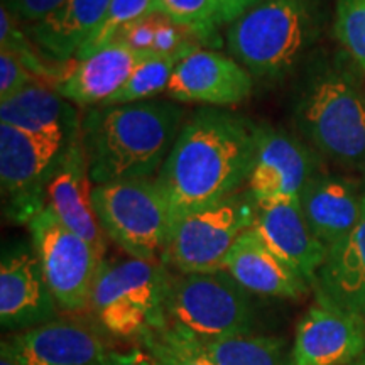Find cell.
I'll use <instances>...</instances> for the list:
<instances>
[{
	"label": "cell",
	"instance_id": "cell-8",
	"mask_svg": "<svg viewBox=\"0 0 365 365\" xmlns=\"http://www.w3.org/2000/svg\"><path fill=\"white\" fill-rule=\"evenodd\" d=\"M257 207L247 188L212 207L178 217L161 262L178 274L222 271L237 239L254 227Z\"/></svg>",
	"mask_w": 365,
	"mask_h": 365
},
{
	"label": "cell",
	"instance_id": "cell-19",
	"mask_svg": "<svg viewBox=\"0 0 365 365\" xmlns=\"http://www.w3.org/2000/svg\"><path fill=\"white\" fill-rule=\"evenodd\" d=\"M0 124L36 139L68 148L81 132V117L73 102L53 86L33 83L0 102Z\"/></svg>",
	"mask_w": 365,
	"mask_h": 365
},
{
	"label": "cell",
	"instance_id": "cell-4",
	"mask_svg": "<svg viewBox=\"0 0 365 365\" xmlns=\"http://www.w3.org/2000/svg\"><path fill=\"white\" fill-rule=\"evenodd\" d=\"M322 0H262L227 31L228 53L252 76L279 81L317 39Z\"/></svg>",
	"mask_w": 365,
	"mask_h": 365
},
{
	"label": "cell",
	"instance_id": "cell-25",
	"mask_svg": "<svg viewBox=\"0 0 365 365\" xmlns=\"http://www.w3.org/2000/svg\"><path fill=\"white\" fill-rule=\"evenodd\" d=\"M0 48H2V51L11 53L14 58L19 59L34 78L44 80L46 83L51 81L53 88L70 68L66 63L59 65V63L49 61L39 51L31 36H27L21 29L19 21L4 6L0 9Z\"/></svg>",
	"mask_w": 365,
	"mask_h": 365
},
{
	"label": "cell",
	"instance_id": "cell-16",
	"mask_svg": "<svg viewBox=\"0 0 365 365\" xmlns=\"http://www.w3.org/2000/svg\"><path fill=\"white\" fill-rule=\"evenodd\" d=\"M254 228L277 255L314 286L328 249L309 228L299 198L271 200L257 207Z\"/></svg>",
	"mask_w": 365,
	"mask_h": 365
},
{
	"label": "cell",
	"instance_id": "cell-30",
	"mask_svg": "<svg viewBox=\"0 0 365 365\" xmlns=\"http://www.w3.org/2000/svg\"><path fill=\"white\" fill-rule=\"evenodd\" d=\"M333 29L346 58L365 73V0H336Z\"/></svg>",
	"mask_w": 365,
	"mask_h": 365
},
{
	"label": "cell",
	"instance_id": "cell-29",
	"mask_svg": "<svg viewBox=\"0 0 365 365\" xmlns=\"http://www.w3.org/2000/svg\"><path fill=\"white\" fill-rule=\"evenodd\" d=\"M140 341L154 365H215L193 336L173 325L149 333Z\"/></svg>",
	"mask_w": 365,
	"mask_h": 365
},
{
	"label": "cell",
	"instance_id": "cell-1",
	"mask_svg": "<svg viewBox=\"0 0 365 365\" xmlns=\"http://www.w3.org/2000/svg\"><path fill=\"white\" fill-rule=\"evenodd\" d=\"M257 140L259 124L249 117L220 108L196 110L156 176L175 220L240 191L252 171Z\"/></svg>",
	"mask_w": 365,
	"mask_h": 365
},
{
	"label": "cell",
	"instance_id": "cell-10",
	"mask_svg": "<svg viewBox=\"0 0 365 365\" xmlns=\"http://www.w3.org/2000/svg\"><path fill=\"white\" fill-rule=\"evenodd\" d=\"M68 148L0 124V188L9 220L27 225L43 212L48 185Z\"/></svg>",
	"mask_w": 365,
	"mask_h": 365
},
{
	"label": "cell",
	"instance_id": "cell-18",
	"mask_svg": "<svg viewBox=\"0 0 365 365\" xmlns=\"http://www.w3.org/2000/svg\"><path fill=\"white\" fill-rule=\"evenodd\" d=\"M223 271L245 291L267 298L299 299L312 287L294 267L269 247L254 227L237 239L227 255Z\"/></svg>",
	"mask_w": 365,
	"mask_h": 365
},
{
	"label": "cell",
	"instance_id": "cell-35",
	"mask_svg": "<svg viewBox=\"0 0 365 365\" xmlns=\"http://www.w3.org/2000/svg\"><path fill=\"white\" fill-rule=\"evenodd\" d=\"M102 365H154V362L145 350L132 349L129 352H113L110 350L107 360Z\"/></svg>",
	"mask_w": 365,
	"mask_h": 365
},
{
	"label": "cell",
	"instance_id": "cell-27",
	"mask_svg": "<svg viewBox=\"0 0 365 365\" xmlns=\"http://www.w3.org/2000/svg\"><path fill=\"white\" fill-rule=\"evenodd\" d=\"M154 14H159V0H112L102 22L85 41L75 58L85 59L91 56L105 46L113 43L115 36L125 26L148 19Z\"/></svg>",
	"mask_w": 365,
	"mask_h": 365
},
{
	"label": "cell",
	"instance_id": "cell-36",
	"mask_svg": "<svg viewBox=\"0 0 365 365\" xmlns=\"http://www.w3.org/2000/svg\"><path fill=\"white\" fill-rule=\"evenodd\" d=\"M0 365H24L14 355L6 340H2V344H0Z\"/></svg>",
	"mask_w": 365,
	"mask_h": 365
},
{
	"label": "cell",
	"instance_id": "cell-37",
	"mask_svg": "<svg viewBox=\"0 0 365 365\" xmlns=\"http://www.w3.org/2000/svg\"><path fill=\"white\" fill-rule=\"evenodd\" d=\"M352 365H365V352H364L362 355H360V357H359L357 360H355V362H354Z\"/></svg>",
	"mask_w": 365,
	"mask_h": 365
},
{
	"label": "cell",
	"instance_id": "cell-14",
	"mask_svg": "<svg viewBox=\"0 0 365 365\" xmlns=\"http://www.w3.org/2000/svg\"><path fill=\"white\" fill-rule=\"evenodd\" d=\"M364 352V323L317 301L296 327L287 365H352Z\"/></svg>",
	"mask_w": 365,
	"mask_h": 365
},
{
	"label": "cell",
	"instance_id": "cell-3",
	"mask_svg": "<svg viewBox=\"0 0 365 365\" xmlns=\"http://www.w3.org/2000/svg\"><path fill=\"white\" fill-rule=\"evenodd\" d=\"M294 122L313 148L346 168L365 166V95L339 59H318L298 85Z\"/></svg>",
	"mask_w": 365,
	"mask_h": 365
},
{
	"label": "cell",
	"instance_id": "cell-11",
	"mask_svg": "<svg viewBox=\"0 0 365 365\" xmlns=\"http://www.w3.org/2000/svg\"><path fill=\"white\" fill-rule=\"evenodd\" d=\"M58 304L46 281L34 247L14 244L0 262V323L11 331H26L53 322Z\"/></svg>",
	"mask_w": 365,
	"mask_h": 365
},
{
	"label": "cell",
	"instance_id": "cell-15",
	"mask_svg": "<svg viewBox=\"0 0 365 365\" xmlns=\"http://www.w3.org/2000/svg\"><path fill=\"white\" fill-rule=\"evenodd\" d=\"M91 180L88 175L85 150L81 145V132L66 149L61 163L48 185L46 207L70 230L88 242L103 261L107 252V235L100 227L91 203Z\"/></svg>",
	"mask_w": 365,
	"mask_h": 365
},
{
	"label": "cell",
	"instance_id": "cell-5",
	"mask_svg": "<svg viewBox=\"0 0 365 365\" xmlns=\"http://www.w3.org/2000/svg\"><path fill=\"white\" fill-rule=\"evenodd\" d=\"M170 269L161 261H102L91 287L90 308L97 322L117 339L143 340L163 330Z\"/></svg>",
	"mask_w": 365,
	"mask_h": 365
},
{
	"label": "cell",
	"instance_id": "cell-31",
	"mask_svg": "<svg viewBox=\"0 0 365 365\" xmlns=\"http://www.w3.org/2000/svg\"><path fill=\"white\" fill-rule=\"evenodd\" d=\"M33 78L34 76L26 70L19 59L14 58L11 53L0 51V102L36 83Z\"/></svg>",
	"mask_w": 365,
	"mask_h": 365
},
{
	"label": "cell",
	"instance_id": "cell-13",
	"mask_svg": "<svg viewBox=\"0 0 365 365\" xmlns=\"http://www.w3.org/2000/svg\"><path fill=\"white\" fill-rule=\"evenodd\" d=\"M252 88V75L234 58L200 48L178 63L166 93L180 103L228 107L244 102Z\"/></svg>",
	"mask_w": 365,
	"mask_h": 365
},
{
	"label": "cell",
	"instance_id": "cell-9",
	"mask_svg": "<svg viewBox=\"0 0 365 365\" xmlns=\"http://www.w3.org/2000/svg\"><path fill=\"white\" fill-rule=\"evenodd\" d=\"M27 228L58 308L66 313L90 308L91 287L102 262L95 249L48 207L27 223Z\"/></svg>",
	"mask_w": 365,
	"mask_h": 365
},
{
	"label": "cell",
	"instance_id": "cell-24",
	"mask_svg": "<svg viewBox=\"0 0 365 365\" xmlns=\"http://www.w3.org/2000/svg\"><path fill=\"white\" fill-rule=\"evenodd\" d=\"M195 341L215 365H282L286 345L277 336L252 333Z\"/></svg>",
	"mask_w": 365,
	"mask_h": 365
},
{
	"label": "cell",
	"instance_id": "cell-2",
	"mask_svg": "<svg viewBox=\"0 0 365 365\" xmlns=\"http://www.w3.org/2000/svg\"><path fill=\"white\" fill-rule=\"evenodd\" d=\"M185 115V107L175 100L91 107L81 117L91 182L153 180L170 156Z\"/></svg>",
	"mask_w": 365,
	"mask_h": 365
},
{
	"label": "cell",
	"instance_id": "cell-22",
	"mask_svg": "<svg viewBox=\"0 0 365 365\" xmlns=\"http://www.w3.org/2000/svg\"><path fill=\"white\" fill-rule=\"evenodd\" d=\"M313 287L317 301L365 325V196L360 222L345 239L328 249Z\"/></svg>",
	"mask_w": 365,
	"mask_h": 365
},
{
	"label": "cell",
	"instance_id": "cell-26",
	"mask_svg": "<svg viewBox=\"0 0 365 365\" xmlns=\"http://www.w3.org/2000/svg\"><path fill=\"white\" fill-rule=\"evenodd\" d=\"M186 56H149L132 71L130 78L125 85L112 95L103 105H118L143 102V100H154V97L168 90L173 73L178 63ZM100 105V107H103Z\"/></svg>",
	"mask_w": 365,
	"mask_h": 365
},
{
	"label": "cell",
	"instance_id": "cell-32",
	"mask_svg": "<svg viewBox=\"0 0 365 365\" xmlns=\"http://www.w3.org/2000/svg\"><path fill=\"white\" fill-rule=\"evenodd\" d=\"M154 34H156V14L148 17V19L137 21L134 24L125 26L113 41L129 46V48L135 49V51L154 54Z\"/></svg>",
	"mask_w": 365,
	"mask_h": 365
},
{
	"label": "cell",
	"instance_id": "cell-17",
	"mask_svg": "<svg viewBox=\"0 0 365 365\" xmlns=\"http://www.w3.org/2000/svg\"><path fill=\"white\" fill-rule=\"evenodd\" d=\"M6 341L24 365H102L110 354L88 327L59 319L16 333Z\"/></svg>",
	"mask_w": 365,
	"mask_h": 365
},
{
	"label": "cell",
	"instance_id": "cell-23",
	"mask_svg": "<svg viewBox=\"0 0 365 365\" xmlns=\"http://www.w3.org/2000/svg\"><path fill=\"white\" fill-rule=\"evenodd\" d=\"M112 0H65L27 33L49 61L65 65L97 29Z\"/></svg>",
	"mask_w": 365,
	"mask_h": 365
},
{
	"label": "cell",
	"instance_id": "cell-7",
	"mask_svg": "<svg viewBox=\"0 0 365 365\" xmlns=\"http://www.w3.org/2000/svg\"><path fill=\"white\" fill-rule=\"evenodd\" d=\"M168 323L196 340L250 333L254 309L245 291L227 271L170 274L166 291Z\"/></svg>",
	"mask_w": 365,
	"mask_h": 365
},
{
	"label": "cell",
	"instance_id": "cell-34",
	"mask_svg": "<svg viewBox=\"0 0 365 365\" xmlns=\"http://www.w3.org/2000/svg\"><path fill=\"white\" fill-rule=\"evenodd\" d=\"M262 0H215L217 6V24H228L239 19L242 14H245L249 9L257 6Z\"/></svg>",
	"mask_w": 365,
	"mask_h": 365
},
{
	"label": "cell",
	"instance_id": "cell-21",
	"mask_svg": "<svg viewBox=\"0 0 365 365\" xmlns=\"http://www.w3.org/2000/svg\"><path fill=\"white\" fill-rule=\"evenodd\" d=\"M149 56L154 54L135 51L113 41L91 56L76 59L54 90L73 103L100 107L125 85L132 71Z\"/></svg>",
	"mask_w": 365,
	"mask_h": 365
},
{
	"label": "cell",
	"instance_id": "cell-12",
	"mask_svg": "<svg viewBox=\"0 0 365 365\" xmlns=\"http://www.w3.org/2000/svg\"><path fill=\"white\" fill-rule=\"evenodd\" d=\"M317 175V159L307 144L289 132L259 125L257 153L247 188L257 203L299 198L304 185Z\"/></svg>",
	"mask_w": 365,
	"mask_h": 365
},
{
	"label": "cell",
	"instance_id": "cell-33",
	"mask_svg": "<svg viewBox=\"0 0 365 365\" xmlns=\"http://www.w3.org/2000/svg\"><path fill=\"white\" fill-rule=\"evenodd\" d=\"M63 2L65 0H2V6L19 22L36 24L56 11Z\"/></svg>",
	"mask_w": 365,
	"mask_h": 365
},
{
	"label": "cell",
	"instance_id": "cell-20",
	"mask_svg": "<svg viewBox=\"0 0 365 365\" xmlns=\"http://www.w3.org/2000/svg\"><path fill=\"white\" fill-rule=\"evenodd\" d=\"M364 195L357 181L317 173L301 190L299 203L317 239L330 249L357 227L364 212Z\"/></svg>",
	"mask_w": 365,
	"mask_h": 365
},
{
	"label": "cell",
	"instance_id": "cell-28",
	"mask_svg": "<svg viewBox=\"0 0 365 365\" xmlns=\"http://www.w3.org/2000/svg\"><path fill=\"white\" fill-rule=\"evenodd\" d=\"M159 12L188 31L202 46H222L215 0H159Z\"/></svg>",
	"mask_w": 365,
	"mask_h": 365
},
{
	"label": "cell",
	"instance_id": "cell-6",
	"mask_svg": "<svg viewBox=\"0 0 365 365\" xmlns=\"http://www.w3.org/2000/svg\"><path fill=\"white\" fill-rule=\"evenodd\" d=\"M95 215L107 239L143 261H158L166 249L175 215L156 180H125L93 186Z\"/></svg>",
	"mask_w": 365,
	"mask_h": 365
}]
</instances>
